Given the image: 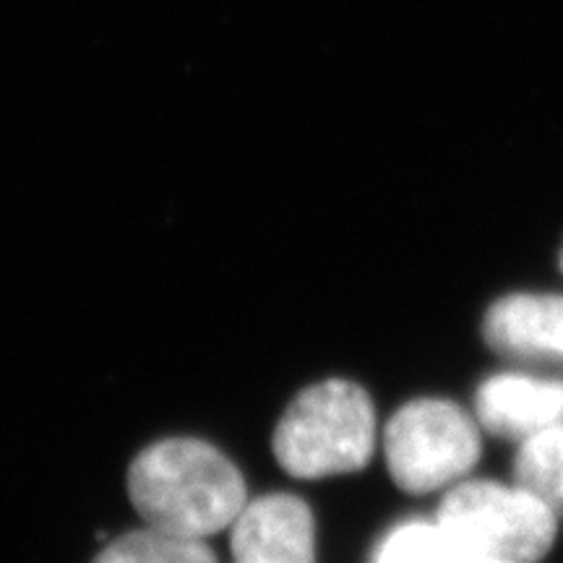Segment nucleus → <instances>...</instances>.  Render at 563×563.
<instances>
[{
    "label": "nucleus",
    "instance_id": "obj_9",
    "mask_svg": "<svg viewBox=\"0 0 563 563\" xmlns=\"http://www.w3.org/2000/svg\"><path fill=\"white\" fill-rule=\"evenodd\" d=\"M91 563H217V559L207 540L144 525V530L125 532L104 545Z\"/></svg>",
    "mask_w": 563,
    "mask_h": 563
},
{
    "label": "nucleus",
    "instance_id": "obj_2",
    "mask_svg": "<svg viewBox=\"0 0 563 563\" xmlns=\"http://www.w3.org/2000/svg\"><path fill=\"white\" fill-rule=\"evenodd\" d=\"M272 446L279 467L300 481L363 470L376 446L371 397L342 378L316 384L300 391L282 415Z\"/></svg>",
    "mask_w": 563,
    "mask_h": 563
},
{
    "label": "nucleus",
    "instance_id": "obj_5",
    "mask_svg": "<svg viewBox=\"0 0 563 563\" xmlns=\"http://www.w3.org/2000/svg\"><path fill=\"white\" fill-rule=\"evenodd\" d=\"M232 563H316V525L290 493L253 498L232 522Z\"/></svg>",
    "mask_w": 563,
    "mask_h": 563
},
{
    "label": "nucleus",
    "instance_id": "obj_6",
    "mask_svg": "<svg viewBox=\"0 0 563 563\" xmlns=\"http://www.w3.org/2000/svg\"><path fill=\"white\" fill-rule=\"evenodd\" d=\"M477 420L490 435L527 441L563 426V382L501 373L477 389Z\"/></svg>",
    "mask_w": 563,
    "mask_h": 563
},
{
    "label": "nucleus",
    "instance_id": "obj_8",
    "mask_svg": "<svg viewBox=\"0 0 563 563\" xmlns=\"http://www.w3.org/2000/svg\"><path fill=\"white\" fill-rule=\"evenodd\" d=\"M373 563H511L496 561L462 545L435 522L399 525L378 543Z\"/></svg>",
    "mask_w": 563,
    "mask_h": 563
},
{
    "label": "nucleus",
    "instance_id": "obj_1",
    "mask_svg": "<svg viewBox=\"0 0 563 563\" xmlns=\"http://www.w3.org/2000/svg\"><path fill=\"white\" fill-rule=\"evenodd\" d=\"M129 496L144 525L199 540L228 530L249 504L241 470L199 439L146 446L129 470Z\"/></svg>",
    "mask_w": 563,
    "mask_h": 563
},
{
    "label": "nucleus",
    "instance_id": "obj_4",
    "mask_svg": "<svg viewBox=\"0 0 563 563\" xmlns=\"http://www.w3.org/2000/svg\"><path fill=\"white\" fill-rule=\"evenodd\" d=\"M384 452L391 481L407 493L456 485L481 460L477 422L446 399H418L389 420Z\"/></svg>",
    "mask_w": 563,
    "mask_h": 563
},
{
    "label": "nucleus",
    "instance_id": "obj_7",
    "mask_svg": "<svg viewBox=\"0 0 563 563\" xmlns=\"http://www.w3.org/2000/svg\"><path fill=\"white\" fill-rule=\"evenodd\" d=\"M483 334L488 347L501 355L563 361V298L509 295L485 316Z\"/></svg>",
    "mask_w": 563,
    "mask_h": 563
},
{
    "label": "nucleus",
    "instance_id": "obj_3",
    "mask_svg": "<svg viewBox=\"0 0 563 563\" xmlns=\"http://www.w3.org/2000/svg\"><path fill=\"white\" fill-rule=\"evenodd\" d=\"M435 525L488 559L534 563L551 551L559 514L517 483L467 481L446 493Z\"/></svg>",
    "mask_w": 563,
    "mask_h": 563
},
{
    "label": "nucleus",
    "instance_id": "obj_10",
    "mask_svg": "<svg viewBox=\"0 0 563 563\" xmlns=\"http://www.w3.org/2000/svg\"><path fill=\"white\" fill-rule=\"evenodd\" d=\"M514 483L563 514V426L522 441L514 462Z\"/></svg>",
    "mask_w": 563,
    "mask_h": 563
}]
</instances>
